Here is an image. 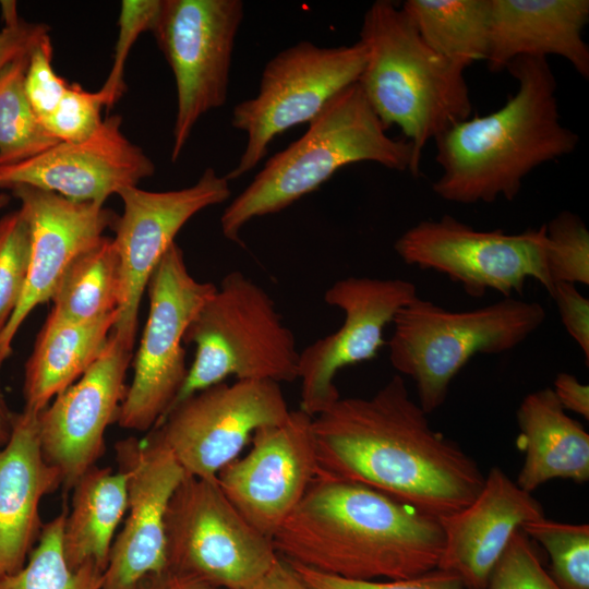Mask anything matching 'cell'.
Listing matches in <instances>:
<instances>
[{
	"label": "cell",
	"mask_w": 589,
	"mask_h": 589,
	"mask_svg": "<svg viewBox=\"0 0 589 589\" xmlns=\"http://www.w3.org/2000/svg\"><path fill=\"white\" fill-rule=\"evenodd\" d=\"M318 473L359 483L442 518L480 492L484 476L396 374L370 397H340L313 417Z\"/></svg>",
	"instance_id": "1"
},
{
	"label": "cell",
	"mask_w": 589,
	"mask_h": 589,
	"mask_svg": "<svg viewBox=\"0 0 589 589\" xmlns=\"http://www.w3.org/2000/svg\"><path fill=\"white\" fill-rule=\"evenodd\" d=\"M272 541L287 562L349 579H405L437 568L438 517L363 484L318 473Z\"/></svg>",
	"instance_id": "2"
},
{
	"label": "cell",
	"mask_w": 589,
	"mask_h": 589,
	"mask_svg": "<svg viewBox=\"0 0 589 589\" xmlns=\"http://www.w3.org/2000/svg\"><path fill=\"white\" fill-rule=\"evenodd\" d=\"M506 69L518 88L500 109L462 120L434 140L442 173L432 189L445 201H512L528 173L578 145V135L561 121L548 59L518 57Z\"/></svg>",
	"instance_id": "3"
},
{
	"label": "cell",
	"mask_w": 589,
	"mask_h": 589,
	"mask_svg": "<svg viewBox=\"0 0 589 589\" xmlns=\"http://www.w3.org/2000/svg\"><path fill=\"white\" fill-rule=\"evenodd\" d=\"M359 40L366 60L358 83L385 129L397 125L412 145L417 177L425 144L471 116L466 69L433 51L388 0L366 10Z\"/></svg>",
	"instance_id": "4"
},
{
	"label": "cell",
	"mask_w": 589,
	"mask_h": 589,
	"mask_svg": "<svg viewBox=\"0 0 589 589\" xmlns=\"http://www.w3.org/2000/svg\"><path fill=\"white\" fill-rule=\"evenodd\" d=\"M412 159L410 142L387 135L357 82L339 92L302 136L265 163L225 208L221 232L241 244L240 231L249 221L289 207L347 165L370 161L410 172Z\"/></svg>",
	"instance_id": "5"
},
{
	"label": "cell",
	"mask_w": 589,
	"mask_h": 589,
	"mask_svg": "<svg viewBox=\"0 0 589 589\" xmlns=\"http://www.w3.org/2000/svg\"><path fill=\"white\" fill-rule=\"evenodd\" d=\"M544 320L540 303L514 297L474 310L450 311L418 296L393 321L389 361L413 380L417 402L429 414L443 405L450 382L472 357L517 347Z\"/></svg>",
	"instance_id": "6"
},
{
	"label": "cell",
	"mask_w": 589,
	"mask_h": 589,
	"mask_svg": "<svg viewBox=\"0 0 589 589\" xmlns=\"http://www.w3.org/2000/svg\"><path fill=\"white\" fill-rule=\"evenodd\" d=\"M183 342L194 345L195 354L170 409L229 376L278 384L298 380L300 351L293 333L265 289L239 271L221 279L191 321Z\"/></svg>",
	"instance_id": "7"
},
{
	"label": "cell",
	"mask_w": 589,
	"mask_h": 589,
	"mask_svg": "<svg viewBox=\"0 0 589 589\" xmlns=\"http://www.w3.org/2000/svg\"><path fill=\"white\" fill-rule=\"evenodd\" d=\"M365 60L360 40L337 47L302 40L274 56L262 71L256 95L232 110L231 125L245 133L247 143L227 180L253 170L276 136L311 122L339 92L357 83Z\"/></svg>",
	"instance_id": "8"
},
{
	"label": "cell",
	"mask_w": 589,
	"mask_h": 589,
	"mask_svg": "<svg viewBox=\"0 0 589 589\" xmlns=\"http://www.w3.org/2000/svg\"><path fill=\"white\" fill-rule=\"evenodd\" d=\"M166 569L223 589H248L279 555L271 538L251 526L217 480L185 476L165 519Z\"/></svg>",
	"instance_id": "9"
},
{
	"label": "cell",
	"mask_w": 589,
	"mask_h": 589,
	"mask_svg": "<svg viewBox=\"0 0 589 589\" xmlns=\"http://www.w3.org/2000/svg\"><path fill=\"white\" fill-rule=\"evenodd\" d=\"M149 310L116 422L137 432L154 429L166 416L188 376L183 337L202 305L216 291L196 280L175 242L147 284Z\"/></svg>",
	"instance_id": "10"
},
{
	"label": "cell",
	"mask_w": 589,
	"mask_h": 589,
	"mask_svg": "<svg viewBox=\"0 0 589 589\" xmlns=\"http://www.w3.org/2000/svg\"><path fill=\"white\" fill-rule=\"evenodd\" d=\"M243 16L241 0H161L152 34L176 82L172 163L180 157L197 121L227 101L232 53Z\"/></svg>",
	"instance_id": "11"
},
{
	"label": "cell",
	"mask_w": 589,
	"mask_h": 589,
	"mask_svg": "<svg viewBox=\"0 0 589 589\" xmlns=\"http://www.w3.org/2000/svg\"><path fill=\"white\" fill-rule=\"evenodd\" d=\"M394 249L406 264L446 275L471 297H482L486 290L498 291L504 298L521 294L529 278L551 292L544 262V224L538 229L506 233L476 230L443 215L406 230Z\"/></svg>",
	"instance_id": "12"
},
{
	"label": "cell",
	"mask_w": 589,
	"mask_h": 589,
	"mask_svg": "<svg viewBox=\"0 0 589 589\" xmlns=\"http://www.w3.org/2000/svg\"><path fill=\"white\" fill-rule=\"evenodd\" d=\"M289 412L276 382L224 381L177 404L152 430L187 476L215 481L256 430L283 422Z\"/></svg>",
	"instance_id": "13"
},
{
	"label": "cell",
	"mask_w": 589,
	"mask_h": 589,
	"mask_svg": "<svg viewBox=\"0 0 589 589\" xmlns=\"http://www.w3.org/2000/svg\"><path fill=\"white\" fill-rule=\"evenodd\" d=\"M230 194L229 181L213 168H206L187 188L158 192L129 187L118 193L123 211L113 223L112 240L121 288L111 333L127 348H134L140 305L151 275L178 232L199 212L224 203Z\"/></svg>",
	"instance_id": "14"
},
{
	"label": "cell",
	"mask_w": 589,
	"mask_h": 589,
	"mask_svg": "<svg viewBox=\"0 0 589 589\" xmlns=\"http://www.w3.org/2000/svg\"><path fill=\"white\" fill-rule=\"evenodd\" d=\"M416 297V286L399 278L350 276L334 283L324 300L342 311L344 322L300 351L299 409L315 417L339 399L338 371L373 359L385 344V328Z\"/></svg>",
	"instance_id": "15"
},
{
	"label": "cell",
	"mask_w": 589,
	"mask_h": 589,
	"mask_svg": "<svg viewBox=\"0 0 589 589\" xmlns=\"http://www.w3.org/2000/svg\"><path fill=\"white\" fill-rule=\"evenodd\" d=\"M312 420L301 409L290 410L283 422L256 430L249 453L217 476L231 504L271 539L318 474Z\"/></svg>",
	"instance_id": "16"
},
{
	"label": "cell",
	"mask_w": 589,
	"mask_h": 589,
	"mask_svg": "<svg viewBox=\"0 0 589 589\" xmlns=\"http://www.w3.org/2000/svg\"><path fill=\"white\" fill-rule=\"evenodd\" d=\"M118 470L127 478L128 508L116 536L101 589H137L166 569L165 519L185 472L155 430L115 445Z\"/></svg>",
	"instance_id": "17"
},
{
	"label": "cell",
	"mask_w": 589,
	"mask_h": 589,
	"mask_svg": "<svg viewBox=\"0 0 589 589\" xmlns=\"http://www.w3.org/2000/svg\"><path fill=\"white\" fill-rule=\"evenodd\" d=\"M132 353L111 333L97 360L37 416L43 455L60 473L65 490L105 452V433L116 422L124 397Z\"/></svg>",
	"instance_id": "18"
},
{
	"label": "cell",
	"mask_w": 589,
	"mask_h": 589,
	"mask_svg": "<svg viewBox=\"0 0 589 589\" xmlns=\"http://www.w3.org/2000/svg\"><path fill=\"white\" fill-rule=\"evenodd\" d=\"M120 116L104 118L80 142H59L25 161L0 167V189L20 185L57 193L79 203L104 204L113 194L155 173L154 161L121 130Z\"/></svg>",
	"instance_id": "19"
},
{
	"label": "cell",
	"mask_w": 589,
	"mask_h": 589,
	"mask_svg": "<svg viewBox=\"0 0 589 589\" xmlns=\"http://www.w3.org/2000/svg\"><path fill=\"white\" fill-rule=\"evenodd\" d=\"M11 191L29 228L31 259L20 302L0 332V371L26 317L37 305L51 300L72 261L96 244L117 218L104 204L73 202L27 185Z\"/></svg>",
	"instance_id": "20"
},
{
	"label": "cell",
	"mask_w": 589,
	"mask_h": 589,
	"mask_svg": "<svg viewBox=\"0 0 589 589\" xmlns=\"http://www.w3.org/2000/svg\"><path fill=\"white\" fill-rule=\"evenodd\" d=\"M544 517L542 505L500 467H493L470 504L442 517L444 546L437 568L485 589L514 533Z\"/></svg>",
	"instance_id": "21"
},
{
	"label": "cell",
	"mask_w": 589,
	"mask_h": 589,
	"mask_svg": "<svg viewBox=\"0 0 589 589\" xmlns=\"http://www.w3.org/2000/svg\"><path fill=\"white\" fill-rule=\"evenodd\" d=\"M38 413H14L8 443L0 448V578L20 570L41 532V500L62 485L41 452Z\"/></svg>",
	"instance_id": "22"
},
{
	"label": "cell",
	"mask_w": 589,
	"mask_h": 589,
	"mask_svg": "<svg viewBox=\"0 0 589 589\" xmlns=\"http://www.w3.org/2000/svg\"><path fill=\"white\" fill-rule=\"evenodd\" d=\"M588 0H491L488 68L498 72L518 57L555 55L588 80Z\"/></svg>",
	"instance_id": "23"
},
{
	"label": "cell",
	"mask_w": 589,
	"mask_h": 589,
	"mask_svg": "<svg viewBox=\"0 0 589 589\" xmlns=\"http://www.w3.org/2000/svg\"><path fill=\"white\" fill-rule=\"evenodd\" d=\"M518 446L525 452L516 483L532 493L553 479H589V434L572 419L552 388L528 394L517 410Z\"/></svg>",
	"instance_id": "24"
},
{
	"label": "cell",
	"mask_w": 589,
	"mask_h": 589,
	"mask_svg": "<svg viewBox=\"0 0 589 589\" xmlns=\"http://www.w3.org/2000/svg\"><path fill=\"white\" fill-rule=\"evenodd\" d=\"M116 317L73 322L50 311L25 364L24 409L39 413L77 381L104 351Z\"/></svg>",
	"instance_id": "25"
},
{
	"label": "cell",
	"mask_w": 589,
	"mask_h": 589,
	"mask_svg": "<svg viewBox=\"0 0 589 589\" xmlns=\"http://www.w3.org/2000/svg\"><path fill=\"white\" fill-rule=\"evenodd\" d=\"M71 510L65 515L62 550L75 570L93 564L105 572L118 526L128 508L127 478L120 470L97 465L72 488Z\"/></svg>",
	"instance_id": "26"
},
{
	"label": "cell",
	"mask_w": 589,
	"mask_h": 589,
	"mask_svg": "<svg viewBox=\"0 0 589 589\" xmlns=\"http://www.w3.org/2000/svg\"><path fill=\"white\" fill-rule=\"evenodd\" d=\"M400 8L441 57L464 69L485 61L491 0H407Z\"/></svg>",
	"instance_id": "27"
},
{
	"label": "cell",
	"mask_w": 589,
	"mask_h": 589,
	"mask_svg": "<svg viewBox=\"0 0 589 589\" xmlns=\"http://www.w3.org/2000/svg\"><path fill=\"white\" fill-rule=\"evenodd\" d=\"M120 288L119 256L112 238L104 236L65 269L51 311L73 322L96 321L117 311Z\"/></svg>",
	"instance_id": "28"
},
{
	"label": "cell",
	"mask_w": 589,
	"mask_h": 589,
	"mask_svg": "<svg viewBox=\"0 0 589 589\" xmlns=\"http://www.w3.org/2000/svg\"><path fill=\"white\" fill-rule=\"evenodd\" d=\"M29 55L0 73V167L31 159L59 143L41 124L24 88Z\"/></svg>",
	"instance_id": "29"
},
{
	"label": "cell",
	"mask_w": 589,
	"mask_h": 589,
	"mask_svg": "<svg viewBox=\"0 0 589 589\" xmlns=\"http://www.w3.org/2000/svg\"><path fill=\"white\" fill-rule=\"evenodd\" d=\"M67 510L44 524L25 565L0 578V589H101L104 570L93 564L71 569L62 550Z\"/></svg>",
	"instance_id": "30"
},
{
	"label": "cell",
	"mask_w": 589,
	"mask_h": 589,
	"mask_svg": "<svg viewBox=\"0 0 589 589\" xmlns=\"http://www.w3.org/2000/svg\"><path fill=\"white\" fill-rule=\"evenodd\" d=\"M521 530L538 541L551 560L552 577L562 589H589V525L545 517L526 522Z\"/></svg>",
	"instance_id": "31"
},
{
	"label": "cell",
	"mask_w": 589,
	"mask_h": 589,
	"mask_svg": "<svg viewBox=\"0 0 589 589\" xmlns=\"http://www.w3.org/2000/svg\"><path fill=\"white\" fill-rule=\"evenodd\" d=\"M544 262L551 292L557 283L588 285L589 231L585 223L565 211L544 224Z\"/></svg>",
	"instance_id": "32"
},
{
	"label": "cell",
	"mask_w": 589,
	"mask_h": 589,
	"mask_svg": "<svg viewBox=\"0 0 589 589\" xmlns=\"http://www.w3.org/2000/svg\"><path fill=\"white\" fill-rule=\"evenodd\" d=\"M31 232L21 212L0 218V332L16 309L28 273Z\"/></svg>",
	"instance_id": "33"
},
{
	"label": "cell",
	"mask_w": 589,
	"mask_h": 589,
	"mask_svg": "<svg viewBox=\"0 0 589 589\" xmlns=\"http://www.w3.org/2000/svg\"><path fill=\"white\" fill-rule=\"evenodd\" d=\"M160 3L161 0H123L121 2L112 64L100 87L106 97L107 108H111L124 94L128 57L139 37L145 32L152 33Z\"/></svg>",
	"instance_id": "34"
},
{
	"label": "cell",
	"mask_w": 589,
	"mask_h": 589,
	"mask_svg": "<svg viewBox=\"0 0 589 589\" xmlns=\"http://www.w3.org/2000/svg\"><path fill=\"white\" fill-rule=\"evenodd\" d=\"M104 108H107V101L100 89L89 92L77 83H70L55 110L41 124L59 142H80L100 127Z\"/></svg>",
	"instance_id": "35"
},
{
	"label": "cell",
	"mask_w": 589,
	"mask_h": 589,
	"mask_svg": "<svg viewBox=\"0 0 589 589\" xmlns=\"http://www.w3.org/2000/svg\"><path fill=\"white\" fill-rule=\"evenodd\" d=\"M485 589H562L542 566L532 543L520 529L496 563Z\"/></svg>",
	"instance_id": "36"
},
{
	"label": "cell",
	"mask_w": 589,
	"mask_h": 589,
	"mask_svg": "<svg viewBox=\"0 0 589 589\" xmlns=\"http://www.w3.org/2000/svg\"><path fill=\"white\" fill-rule=\"evenodd\" d=\"M290 564L309 589H473L458 575L441 568L411 578L376 581L344 578Z\"/></svg>",
	"instance_id": "37"
},
{
	"label": "cell",
	"mask_w": 589,
	"mask_h": 589,
	"mask_svg": "<svg viewBox=\"0 0 589 589\" xmlns=\"http://www.w3.org/2000/svg\"><path fill=\"white\" fill-rule=\"evenodd\" d=\"M69 85L52 67V45L47 35L32 49L24 80L27 99L40 122L55 110Z\"/></svg>",
	"instance_id": "38"
},
{
	"label": "cell",
	"mask_w": 589,
	"mask_h": 589,
	"mask_svg": "<svg viewBox=\"0 0 589 589\" xmlns=\"http://www.w3.org/2000/svg\"><path fill=\"white\" fill-rule=\"evenodd\" d=\"M4 26L0 29V73L15 60L31 53L50 28L40 22H28L19 16L13 1L3 2Z\"/></svg>",
	"instance_id": "39"
},
{
	"label": "cell",
	"mask_w": 589,
	"mask_h": 589,
	"mask_svg": "<svg viewBox=\"0 0 589 589\" xmlns=\"http://www.w3.org/2000/svg\"><path fill=\"white\" fill-rule=\"evenodd\" d=\"M550 296L554 299L562 323L577 342L586 362H589V300L584 297L576 285L557 283Z\"/></svg>",
	"instance_id": "40"
},
{
	"label": "cell",
	"mask_w": 589,
	"mask_h": 589,
	"mask_svg": "<svg viewBox=\"0 0 589 589\" xmlns=\"http://www.w3.org/2000/svg\"><path fill=\"white\" fill-rule=\"evenodd\" d=\"M552 390L564 410L589 418L588 385L580 383L573 374L562 372L556 375Z\"/></svg>",
	"instance_id": "41"
},
{
	"label": "cell",
	"mask_w": 589,
	"mask_h": 589,
	"mask_svg": "<svg viewBox=\"0 0 589 589\" xmlns=\"http://www.w3.org/2000/svg\"><path fill=\"white\" fill-rule=\"evenodd\" d=\"M248 589H309L294 568L279 556L271 569Z\"/></svg>",
	"instance_id": "42"
},
{
	"label": "cell",
	"mask_w": 589,
	"mask_h": 589,
	"mask_svg": "<svg viewBox=\"0 0 589 589\" xmlns=\"http://www.w3.org/2000/svg\"><path fill=\"white\" fill-rule=\"evenodd\" d=\"M137 589H223L197 578L165 569L146 577Z\"/></svg>",
	"instance_id": "43"
},
{
	"label": "cell",
	"mask_w": 589,
	"mask_h": 589,
	"mask_svg": "<svg viewBox=\"0 0 589 589\" xmlns=\"http://www.w3.org/2000/svg\"><path fill=\"white\" fill-rule=\"evenodd\" d=\"M14 413H12L0 390V448L10 440L13 429Z\"/></svg>",
	"instance_id": "44"
},
{
	"label": "cell",
	"mask_w": 589,
	"mask_h": 589,
	"mask_svg": "<svg viewBox=\"0 0 589 589\" xmlns=\"http://www.w3.org/2000/svg\"><path fill=\"white\" fill-rule=\"evenodd\" d=\"M10 202V196L5 193H0V209L5 207Z\"/></svg>",
	"instance_id": "45"
}]
</instances>
